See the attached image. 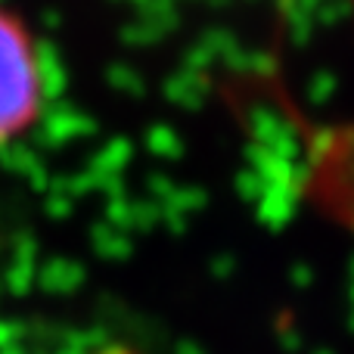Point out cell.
Wrapping results in <instances>:
<instances>
[{
	"instance_id": "6da1fadb",
	"label": "cell",
	"mask_w": 354,
	"mask_h": 354,
	"mask_svg": "<svg viewBox=\"0 0 354 354\" xmlns=\"http://www.w3.org/2000/svg\"><path fill=\"white\" fill-rule=\"evenodd\" d=\"M47 103V68L31 28L0 3V153L35 131Z\"/></svg>"
}]
</instances>
